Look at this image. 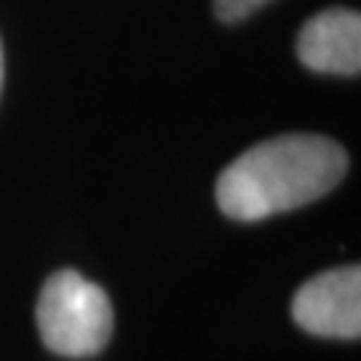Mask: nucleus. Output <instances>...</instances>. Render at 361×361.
I'll return each mask as SVG.
<instances>
[{
    "instance_id": "f257e3e1",
    "label": "nucleus",
    "mask_w": 361,
    "mask_h": 361,
    "mask_svg": "<svg viewBox=\"0 0 361 361\" xmlns=\"http://www.w3.org/2000/svg\"><path fill=\"white\" fill-rule=\"evenodd\" d=\"M348 171L345 150L319 134H286L238 155L217 180V207L235 222H257L319 201Z\"/></svg>"
},
{
    "instance_id": "f03ea898",
    "label": "nucleus",
    "mask_w": 361,
    "mask_h": 361,
    "mask_svg": "<svg viewBox=\"0 0 361 361\" xmlns=\"http://www.w3.org/2000/svg\"><path fill=\"white\" fill-rule=\"evenodd\" d=\"M35 316L46 348L70 359L99 353L113 335L110 297L75 271H59L46 281Z\"/></svg>"
},
{
    "instance_id": "7ed1b4c3",
    "label": "nucleus",
    "mask_w": 361,
    "mask_h": 361,
    "mask_svg": "<svg viewBox=\"0 0 361 361\" xmlns=\"http://www.w3.org/2000/svg\"><path fill=\"white\" fill-rule=\"evenodd\" d=\"M297 326L319 337L359 340L361 335V271L345 265L319 273L297 289L292 300Z\"/></svg>"
},
{
    "instance_id": "20e7f679",
    "label": "nucleus",
    "mask_w": 361,
    "mask_h": 361,
    "mask_svg": "<svg viewBox=\"0 0 361 361\" xmlns=\"http://www.w3.org/2000/svg\"><path fill=\"white\" fill-rule=\"evenodd\" d=\"M300 62L329 75H359L361 16L350 8H326L310 16L297 35Z\"/></svg>"
},
{
    "instance_id": "39448f33",
    "label": "nucleus",
    "mask_w": 361,
    "mask_h": 361,
    "mask_svg": "<svg viewBox=\"0 0 361 361\" xmlns=\"http://www.w3.org/2000/svg\"><path fill=\"white\" fill-rule=\"evenodd\" d=\"M271 0H214V13L222 22H241Z\"/></svg>"
},
{
    "instance_id": "423d86ee",
    "label": "nucleus",
    "mask_w": 361,
    "mask_h": 361,
    "mask_svg": "<svg viewBox=\"0 0 361 361\" xmlns=\"http://www.w3.org/2000/svg\"><path fill=\"white\" fill-rule=\"evenodd\" d=\"M0 89H3V46H0Z\"/></svg>"
}]
</instances>
